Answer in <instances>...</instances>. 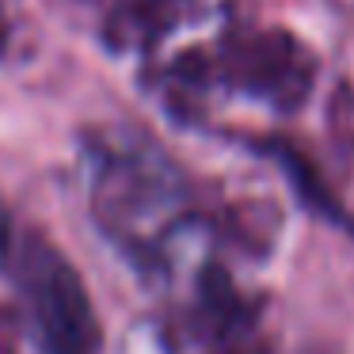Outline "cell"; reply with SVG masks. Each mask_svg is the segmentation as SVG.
Listing matches in <instances>:
<instances>
[{"label": "cell", "instance_id": "6", "mask_svg": "<svg viewBox=\"0 0 354 354\" xmlns=\"http://www.w3.org/2000/svg\"><path fill=\"white\" fill-rule=\"evenodd\" d=\"M12 46V16H8V0H0V57Z\"/></svg>", "mask_w": 354, "mask_h": 354}, {"label": "cell", "instance_id": "1", "mask_svg": "<svg viewBox=\"0 0 354 354\" xmlns=\"http://www.w3.org/2000/svg\"><path fill=\"white\" fill-rule=\"evenodd\" d=\"M92 217L103 236L141 270L164 274L168 248L187 225L191 194L171 160L149 141L100 138L92 145V179H88Z\"/></svg>", "mask_w": 354, "mask_h": 354}, {"label": "cell", "instance_id": "2", "mask_svg": "<svg viewBox=\"0 0 354 354\" xmlns=\"http://www.w3.org/2000/svg\"><path fill=\"white\" fill-rule=\"evenodd\" d=\"M4 274L24 308V328L39 354H100L103 328L80 270L39 229H12Z\"/></svg>", "mask_w": 354, "mask_h": 354}, {"label": "cell", "instance_id": "5", "mask_svg": "<svg viewBox=\"0 0 354 354\" xmlns=\"http://www.w3.org/2000/svg\"><path fill=\"white\" fill-rule=\"evenodd\" d=\"M24 316H16L12 305H0V354H19V339H24Z\"/></svg>", "mask_w": 354, "mask_h": 354}, {"label": "cell", "instance_id": "4", "mask_svg": "<svg viewBox=\"0 0 354 354\" xmlns=\"http://www.w3.org/2000/svg\"><path fill=\"white\" fill-rule=\"evenodd\" d=\"M62 4L77 8L103 46L118 54L156 46L164 35L194 16V0H62Z\"/></svg>", "mask_w": 354, "mask_h": 354}, {"label": "cell", "instance_id": "3", "mask_svg": "<svg viewBox=\"0 0 354 354\" xmlns=\"http://www.w3.org/2000/svg\"><path fill=\"white\" fill-rule=\"evenodd\" d=\"M214 54L217 84L240 92L270 111H297L316 84V57L297 35L282 27H244L229 31Z\"/></svg>", "mask_w": 354, "mask_h": 354}, {"label": "cell", "instance_id": "7", "mask_svg": "<svg viewBox=\"0 0 354 354\" xmlns=\"http://www.w3.org/2000/svg\"><path fill=\"white\" fill-rule=\"evenodd\" d=\"M12 229L16 225L4 217V209H0V270H4V259H8V244H12Z\"/></svg>", "mask_w": 354, "mask_h": 354}]
</instances>
